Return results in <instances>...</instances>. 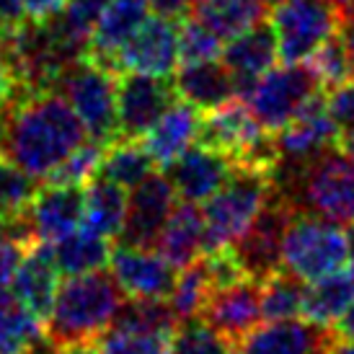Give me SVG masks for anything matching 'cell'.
<instances>
[{
    "instance_id": "8fae6325",
    "label": "cell",
    "mask_w": 354,
    "mask_h": 354,
    "mask_svg": "<svg viewBox=\"0 0 354 354\" xmlns=\"http://www.w3.org/2000/svg\"><path fill=\"white\" fill-rule=\"evenodd\" d=\"M178 29H181L178 16H166V13L150 16L138 34L119 50L114 59L117 75L145 73V75L168 78L178 59Z\"/></svg>"
},
{
    "instance_id": "74e56055",
    "label": "cell",
    "mask_w": 354,
    "mask_h": 354,
    "mask_svg": "<svg viewBox=\"0 0 354 354\" xmlns=\"http://www.w3.org/2000/svg\"><path fill=\"white\" fill-rule=\"evenodd\" d=\"M305 65H308L310 73L318 78V83L326 86L328 91L346 83L349 75H354L352 59L346 55V47L339 34H334L331 39H326L310 57L305 59Z\"/></svg>"
},
{
    "instance_id": "60d3db41",
    "label": "cell",
    "mask_w": 354,
    "mask_h": 354,
    "mask_svg": "<svg viewBox=\"0 0 354 354\" xmlns=\"http://www.w3.org/2000/svg\"><path fill=\"white\" fill-rule=\"evenodd\" d=\"M26 6L24 0H0V37H8L26 24Z\"/></svg>"
},
{
    "instance_id": "9a60e30c",
    "label": "cell",
    "mask_w": 354,
    "mask_h": 354,
    "mask_svg": "<svg viewBox=\"0 0 354 354\" xmlns=\"http://www.w3.org/2000/svg\"><path fill=\"white\" fill-rule=\"evenodd\" d=\"M111 274L129 300H163L174 290L176 266L153 248L117 246L111 254Z\"/></svg>"
},
{
    "instance_id": "f5cc1de1",
    "label": "cell",
    "mask_w": 354,
    "mask_h": 354,
    "mask_svg": "<svg viewBox=\"0 0 354 354\" xmlns=\"http://www.w3.org/2000/svg\"><path fill=\"white\" fill-rule=\"evenodd\" d=\"M0 153H3V119H0Z\"/></svg>"
},
{
    "instance_id": "f907efd6",
    "label": "cell",
    "mask_w": 354,
    "mask_h": 354,
    "mask_svg": "<svg viewBox=\"0 0 354 354\" xmlns=\"http://www.w3.org/2000/svg\"><path fill=\"white\" fill-rule=\"evenodd\" d=\"M349 259H352V266H354V223H352V227H349Z\"/></svg>"
},
{
    "instance_id": "5bb4252c",
    "label": "cell",
    "mask_w": 354,
    "mask_h": 354,
    "mask_svg": "<svg viewBox=\"0 0 354 354\" xmlns=\"http://www.w3.org/2000/svg\"><path fill=\"white\" fill-rule=\"evenodd\" d=\"M199 318L207 326H212L220 336H225L230 344H241L264 318L259 282L246 277V279H238L233 285L215 287L212 295L207 297Z\"/></svg>"
},
{
    "instance_id": "7dc6e473",
    "label": "cell",
    "mask_w": 354,
    "mask_h": 354,
    "mask_svg": "<svg viewBox=\"0 0 354 354\" xmlns=\"http://www.w3.org/2000/svg\"><path fill=\"white\" fill-rule=\"evenodd\" d=\"M336 145H339V148L344 150L346 156L354 160V127L342 129V132H339V142H336Z\"/></svg>"
},
{
    "instance_id": "816d5d0a",
    "label": "cell",
    "mask_w": 354,
    "mask_h": 354,
    "mask_svg": "<svg viewBox=\"0 0 354 354\" xmlns=\"http://www.w3.org/2000/svg\"><path fill=\"white\" fill-rule=\"evenodd\" d=\"M326 3H331V6H334V8L344 10L346 6H349V3H352V0H326Z\"/></svg>"
},
{
    "instance_id": "e0dca14e",
    "label": "cell",
    "mask_w": 354,
    "mask_h": 354,
    "mask_svg": "<svg viewBox=\"0 0 354 354\" xmlns=\"http://www.w3.org/2000/svg\"><path fill=\"white\" fill-rule=\"evenodd\" d=\"M339 339L331 326L313 321H269L241 342L243 354H326Z\"/></svg>"
},
{
    "instance_id": "bcb514c9",
    "label": "cell",
    "mask_w": 354,
    "mask_h": 354,
    "mask_svg": "<svg viewBox=\"0 0 354 354\" xmlns=\"http://www.w3.org/2000/svg\"><path fill=\"white\" fill-rule=\"evenodd\" d=\"M334 331L339 339H352L354 342V297L352 303L346 305V310L339 315V321L334 324Z\"/></svg>"
},
{
    "instance_id": "83f0119b",
    "label": "cell",
    "mask_w": 354,
    "mask_h": 354,
    "mask_svg": "<svg viewBox=\"0 0 354 354\" xmlns=\"http://www.w3.org/2000/svg\"><path fill=\"white\" fill-rule=\"evenodd\" d=\"M354 297V269H339L334 274L308 282L303 292V315L321 326H331L346 310Z\"/></svg>"
},
{
    "instance_id": "44dd1931",
    "label": "cell",
    "mask_w": 354,
    "mask_h": 354,
    "mask_svg": "<svg viewBox=\"0 0 354 354\" xmlns=\"http://www.w3.org/2000/svg\"><path fill=\"white\" fill-rule=\"evenodd\" d=\"M83 197H86L83 187L47 184L44 189H39L26 209L37 241L55 243L73 230H78L80 220H83Z\"/></svg>"
},
{
    "instance_id": "7a4b0ae2",
    "label": "cell",
    "mask_w": 354,
    "mask_h": 354,
    "mask_svg": "<svg viewBox=\"0 0 354 354\" xmlns=\"http://www.w3.org/2000/svg\"><path fill=\"white\" fill-rule=\"evenodd\" d=\"M122 305L124 292L114 274L104 269L68 277L47 318V336L57 346L93 344L114 326Z\"/></svg>"
},
{
    "instance_id": "cb8c5ba5",
    "label": "cell",
    "mask_w": 354,
    "mask_h": 354,
    "mask_svg": "<svg viewBox=\"0 0 354 354\" xmlns=\"http://www.w3.org/2000/svg\"><path fill=\"white\" fill-rule=\"evenodd\" d=\"M178 99L189 101L202 111L217 109L220 104L236 99L238 91L233 83V75L227 73L223 62H197V65H184L174 78Z\"/></svg>"
},
{
    "instance_id": "4316f807",
    "label": "cell",
    "mask_w": 354,
    "mask_h": 354,
    "mask_svg": "<svg viewBox=\"0 0 354 354\" xmlns=\"http://www.w3.org/2000/svg\"><path fill=\"white\" fill-rule=\"evenodd\" d=\"M266 6L259 0H197L192 8V19L217 34L223 41L236 39L259 21H264Z\"/></svg>"
},
{
    "instance_id": "b9f144b4",
    "label": "cell",
    "mask_w": 354,
    "mask_h": 354,
    "mask_svg": "<svg viewBox=\"0 0 354 354\" xmlns=\"http://www.w3.org/2000/svg\"><path fill=\"white\" fill-rule=\"evenodd\" d=\"M19 93H21L19 80H16V75H13V70H10L6 55L0 52V114H3L13 101L19 99Z\"/></svg>"
},
{
    "instance_id": "ffe728a7",
    "label": "cell",
    "mask_w": 354,
    "mask_h": 354,
    "mask_svg": "<svg viewBox=\"0 0 354 354\" xmlns=\"http://www.w3.org/2000/svg\"><path fill=\"white\" fill-rule=\"evenodd\" d=\"M277 57H279V44L272 21H259L256 26L230 39V44L223 50V65L233 75L238 96H246L256 80L266 70H272Z\"/></svg>"
},
{
    "instance_id": "30bf717a",
    "label": "cell",
    "mask_w": 354,
    "mask_h": 354,
    "mask_svg": "<svg viewBox=\"0 0 354 354\" xmlns=\"http://www.w3.org/2000/svg\"><path fill=\"white\" fill-rule=\"evenodd\" d=\"M339 132L342 129L328 111V96L318 91L305 101L303 109L285 127L277 129L274 148L279 153L277 166H297L324 150L334 148L339 142Z\"/></svg>"
},
{
    "instance_id": "f35d334b",
    "label": "cell",
    "mask_w": 354,
    "mask_h": 354,
    "mask_svg": "<svg viewBox=\"0 0 354 354\" xmlns=\"http://www.w3.org/2000/svg\"><path fill=\"white\" fill-rule=\"evenodd\" d=\"M223 55V39L202 26L197 19H184L178 29V59L181 65H197L209 62Z\"/></svg>"
},
{
    "instance_id": "ba28073f",
    "label": "cell",
    "mask_w": 354,
    "mask_h": 354,
    "mask_svg": "<svg viewBox=\"0 0 354 354\" xmlns=\"http://www.w3.org/2000/svg\"><path fill=\"white\" fill-rule=\"evenodd\" d=\"M272 26L285 62H305L339 31V8L326 0H277Z\"/></svg>"
},
{
    "instance_id": "836d02e7",
    "label": "cell",
    "mask_w": 354,
    "mask_h": 354,
    "mask_svg": "<svg viewBox=\"0 0 354 354\" xmlns=\"http://www.w3.org/2000/svg\"><path fill=\"white\" fill-rule=\"evenodd\" d=\"M39 189L37 176L26 174L10 158H0V220L24 215Z\"/></svg>"
},
{
    "instance_id": "d590c367",
    "label": "cell",
    "mask_w": 354,
    "mask_h": 354,
    "mask_svg": "<svg viewBox=\"0 0 354 354\" xmlns=\"http://www.w3.org/2000/svg\"><path fill=\"white\" fill-rule=\"evenodd\" d=\"M104 150H106V145H101L96 140L83 142L78 150H73L47 176V184H57V187H86L91 178L99 176Z\"/></svg>"
},
{
    "instance_id": "5b68a950",
    "label": "cell",
    "mask_w": 354,
    "mask_h": 354,
    "mask_svg": "<svg viewBox=\"0 0 354 354\" xmlns=\"http://www.w3.org/2000/svg\"><path fill=\"white\" fill-rule=\"evenodd\" d=\"M349 259V241L342 227L310 212L297 209L282 241V266L300 277L303 282H313L344 269Z\"/></svg>"
},
{
    "instance_id": "4fadbf2b",
    "label": "cell",
    "mask_w": 354,
    "mask_h": 354,
    "mask_svg": "<svg viewBox=\"0 0 354 354\" xmlns=\"http://www.w3.org/2000/svg\"><path fill=\"white\" fill-rule=\"evenodd\" d=\"M176 207V189L166 174H150L132 187L119 246L156 248V241Z\"/></svg>"
},
{
    "instance_id": "4dcf8cb0",
    "label": "cell",
    "mask_w": 354,
    "mask_h": 354,
    "mask_svg": "<svg viewBox=\"0 0 354 354\" xmlns=\"http://www.w3.org/2000/svg\"><path fill=\"white\" fill-rule=\"evenodd\" d=\"M303 279L287 272L285 266H279L277 272L259 282L261 315L266 321H287V318L303 315Z\"/></svg>"
},
{
    "instance_id": "7c38bea8",
    "label": "cell",
    "mask_w": 354,
    "mask_h": 354,
    "mask_svg": "<svg viewBox=\"0 0 354 354\" xmlns=\"http://www.w3.org/2000/svg\"><path fill=\"white\" fill-rule=\"evenodd\" d=\"M176 99V88L166 78L145 75V73L117 75L119 138L140 140Z\"/></svg>"
},
{
    "instance_id": "9c48e42d",
    "label": "cell",
    "mask_w": 354,
    "mask_h": 354,
    "mask_svg": "<svg viewBox=\"0 0 354 354\" xmlns=\"http://www.w3.org/2000/svg\"><path fill=\"white\" fill-rule=\"evenodd\" d=\"M295 212V205L277 189L254 220V225L230 246L251 279L261 282L264 277L282 266V241H285V230Z\"/></svg>"
},
{
    "instance_id": "7402d4cb",
    "label": "cell",
    "mask_w": 354,
    "mask_h": 354,
    "mask_svg": "<svg viewBox=\"0 0 354 354\" xmlns=\"http://www.w3.org/2000/svg\"><path fill=\"white\" fill-rule=\"evenodd\" d=\"M202 109L176 99L171 106L156 119V124L142 135V145L160 168H166L171 160H176L189 145H194L202 127Z\"/></svg>"
},
{
    "instance_id": "c3c4849f",
    "label": "cell",
    "mask_w": 354,
    "mask_h": 354,
    "mask_svg": "<svg viewBox=\"0 0 354 354\" xmlns=\"http://www.w3.org/2000/svg\"><path fill=\"white\" fill-rule=\"evenodd\" d=\"M55 354H96V342L93 344H68V346H57Z\"/></svg>"
},
{
    "instance_id": "1f68e13d",
    "label": "cell",
    "mask_w": 354,
    "mask_h": 354,
    "mask_svg": "<svg viewBox=\"0 0 354 354\" xmlns=\"http://www.w3.org/2000/svg\"><path fill=\"white\" fill-rule=\"evenodd\" d=\"M212 290H215V282H212L205 256L184 266L181 274L176 277V282H174V290H171V308L176 313L178 324L199 318L207 297L212 295Z\"/></svg>"
},
{
    "instance_id": "ac0fdd59",
    "label": "cell",
    "mask_w": 354,
    "mask_h": 354,
    "mask_svg": "<svg viewBox=\"0 0 354 354\" xmlns=\"http://www.w3.org/2000/svg\"><path fill=\"white\" fill-rule=\"evenodd\" d=\"M59 290V269L52 254V243L37 241L26 248L19 272L13 277V297L34 318L47 324Z\"/></svg>"
},
{
    "instance_id": "d4e9b609",
    "label": "cell",
    "mask_w": 354,
    "mask_h": 354,
    "mask_svg": "<svg viewBox=\"0 0 354 354\" xmlns=\"http://www.w3.org/2000/svg\"><path fill=\"white\" fill-rule=\"evenodd\" d=\"M83 220L80 225L96 233V236L119 238L122 227H124V217H127V194L124 187H119L114 181L104 176L91 178L83 187Z\"/></svg>"
},
{
    "instance_id": "484cf974",
    "label": "cell",
    "mask_w": 354,
    "mask_h": 354,
    "mask_svg": "<svg viewBox=\"0 0 354 354\" xmlns=\"http://www.w3.org/2000/svg\"><path fill=\"white\" fill-rule=\"evenodd\" d=\"M57 344L41 321L24 308L16 297L0 295V354H55Z\"/></svg>"
},
{
    "instance_id": "f6af8a7d",
    "label": "cell",
    "mask_w": 354,
    "mask_h": 354,
    "mask_svg": "<svg viewBox=\"0 0 354 354\" xmlns=\"http://www.w3.org/2000/svg\"><path fill=\"white\" fill-rule=\"evenodd\" d=\"M148 3H150V8H156L158 13L184 19V16H187V10L194 8V3H197V0H148Z\"/></svg>"
},
{
    "instance_id": "3957f363",
    "label": "cell",
    "mask_w": 354,
    "mask_h": 354,
    "mask_svg": "<svg viewBox=\"0 0 354 354\" xmlns=\"http://www.w3.org/2000/svg\"><path fill=\"white\" fill-rule=\"evenodd\" d=\"M274 181L300 212L336 225L354 223V160L342 148L334 145L297 166H277Z\"/></svg>"
},
{
    "instance_id": "d6a6232c",
    "label": "cell",
    "mask_w": 354,
    "mask_h": 354,
    "mask_svg": "<svg viewBox=\"0 0 354 354\" xmlns=\"http://www.w3.org/2000/svg\"><path fill=\"white\" fill-rule=\"evenodd\" d=\"M31 243H37V236L31 230L26 212L0 220V295L13 285V277Z\"/></svg>"
},
{
    "instance_id": "52a82bcc",
    "label": "cell",
    "mask_w": 354,
    "mask_h": 354,
    "mask_svg": "<svg viewBox=\"0 0 354 354\" xmlns=\"http://www.w3.org/2000/svg\"><path fill=\"white\" fill-rule=\"evenodd\" d=\"M318 86L321 83L308 65L285 62L282 68L266 70L241 99L266 132H277L303 109L305 101L318 93Z\"/></svg>"
},
{
    "instance_id": "681fc988",
    "label": "cell",
    "mask_w": 354,
    "mask_h": 354,
    "mask_svg": "<svg viewBox=\"0 0 354 354\" xmlns=\"http://www.w3.org/2000/svg\"><path fill=\"white\" fill-rule=\"evenodd\" d=\"M326 354H354V342L352 339H336L334 346Z\"/></svg>"
},
{
    "instance_id": "d6986e66",
    "label": "cell",
    "mask_w": 354,
    "mask_h": 354,
    "mask_svg": "<svg viewBox=\"0 0 354 354\" xmlns=\"http://www.w3.org/2000/svg\"><path fill=\"white\" fill-rule=\"evenodd\" d=\"M150 19V3L148 0H109L104 13H101L96 29L91 34L88 50L86 57L91 62H96L101 68L114 70V59H117L119 50L127 44L140 26Z\"/></svg>"
},
{
    "instance_id": "db71d44e",
    "label": "cell",
    "mask_w": 354,
    "mask_h": 354,
    "mask_svg": "<svg viewBox=\"0 0 354 354\" xmlns=\"http://www.w3.org/2000/svg\"><path fill=\"white\" fill-rule=\"evenodd\" d=\"M259 3H264V6H272V3H277V0H259Z\"/></svg>"
},
{
    "instance_id": "7bdbcfd3",
    "label": "cell",
    "mask_w": 354,
    "mask_h": 354,
    "mask_svg": "<svg viewBox=\"0 0 354 354\" xmlns=\"http://www.w3.org/2000/svg\"><path fill=\"white\" fill-rule=\"evenodd\" d=\"M68 0H24L26 13L31 21H50L55 19L59 10L65 8Z\"/></svg>"
},
{
    "instance_id": "f546056e",
    "label": "cell",
    "mask_w": 354,
    "mask_h": 354,
    "mask_svg": "<svg viewBox=\"0 0 354 354\" xmlns=\"http://www.w3.org/2000/svg\"><path fill=\"white\" fill-rule=\"evenodd\" d=\"M153 166H156V160L150 158V153L145 150L142 142L122 138L117 142L106 145L104 158H101L99 176L114 181L119 187L132 189L138 187L145 176L153 174Z\"/></svg>"
},
{
    "instance_id": "277c9868",
    "label": "cell",
    "mask_w": 354,
    "mask_h": 354,
    "mask_svg": "<svg viewBox=\"0 0 354 354\" xmlns=\"http://www.w3.org/2000/svg\"><path fill=\"white\" fill-rule=\"evenodd\" d=\"M277 192L274 171L256 166H236L212 197L205 212V254L233 246L254 225L259 212Z\"/></svg>"
},
{
    "instance_id": "8d00e7d4",
    "label": "cell",
    "mask_w": 354,
    "mask_h": 354,
    "mask_svg": "<svg viewBox=\"0 0 354 354\" xmlns=\"http://www.w3.org/2000/svg\"><path fill=\"white\" fill-rule=\"evenodd\" d=\"M230 346L233 344L217 334L212 326H207L202 318H194L174 328L168 354H230Z\"/></svg>"
},
{
    "instance_id": "603a6c76",
    "label": "cell",
    "mask_w": 354,
    "mask_h": 354,
    "mask_svg": "<svg viewBox=\"0 0 354 354\" xmlns=\"http://www.w3.org/2000/svg\"><path fill=\"white\" fill-rule=\"evenodd\" d=\"M156 251L176 269L189 266L199 251H205V212L197 202L181 199L174 207L156 241Z\"/></svg>"
},
{
    "instance_id": "8992f818",
    "label": "cell",
    "mask_w": 354,
    "mask_h": 354,
    "mask_svg": "<svg viewBox=\"0 0 354 354\" xmlns=\"http://www.w3.org/2000/svg\"><path fill=\"white\" fill-rule=\"evenodd\" d=\"M57 88L75 109L91 140L101 145L122 140L117 117V75L111 70L91 62L88 57H80L65 70Z\"/></svg>"
},
{
    "instance_id": "ee69618b",
    "label": "cell",
    "mask_w": 354,
    "mask_h": 354,
    "mask_svg": "<svg viewBox=\"0 0 354 354\" xmlns=\"http://www.w3.org/2000/svg\"><path fill=\"white\" fill-rule=\"evenodd\" d=\"M339 37L344 41L346 55L352 59V70H354V0L344 10H339Z\"/></svg>"
},
{
    "instance_id": "e575fe53",
    "label": "cell",
    "mask_w": 354,
    "mask_h": 354,
    "mask_svg": "<svg viewBox=\"0 0 354 354\" xmlns=\"http://www.w3.org/2000/svg\"><path fill=\"white\" fill-rule=\"evenodd\" d=\"M171 334L114 324L96 342V354H168Z\"/></svg>"
},
{
    "instance_id": "6da1fadb",
    "label": "cell",
    "mask_w": 354,
    "mask_h": 354,
    "mask_svg": "<svg viewBox=\"0 0 354 354\" xmlns=\"http://www.w3.org/2000/svg\"><path fill=\"white\" fill-rule=\"evenodd\" d=\"M3 156L37 178H47L78 150L88 132L59 88L21 93L3 114Z\"/></svg>"
},
{
    "instance_id": "ab89813d",
    "label": "cell",
    "mask_w": 354,
    "mask_h": 354,
    "mask_svg": "<svg viewBox=\"0 0 354 354\" xmlns=\"http://www.w3.org/2000/svg\"><path fill=\"white\" fill-rule=\"evenodd\" d=\"M326 96H328V111L336 119L339 129L354 127V80L336 86Z\"/></svg>"
},
{
    "instance_id": "f1b7e54d",
    "label": "cell",
    "mask_w": 354,
    "mask_h": 354,
    "mask_svg": "<svg viewBox=\"0 0 354 354\" xmlns=\"http://www.w3.org/2000/svg\"><path fill=\"white\" fill-rule=\"evenodd\" d=\"M52 254L57 261L59 274L75 277L99 272L111 261V246L106 238L96 236L91 230H73L65 238L52 243Z\"/></svg>"
},
{
    "instance_id": "2e32d148",
    "label": "cell",
    "mask_w": 354,
    "mask_h": 354,
    "mask_svg": "<svg viewBox=\"0 0 354 354\" xmlns=\"http://www.w3.org/2000/svg\"><path fill=\"white\" fill-rule=\"evenodd\" d=\"M236 163L227 156L207 148L202 142L189 145L176 160H171L163 174L171 178L176 194L187 202H207L233 174Z\"/></svg>"
}]
</instances>
